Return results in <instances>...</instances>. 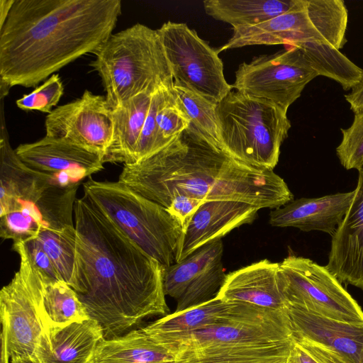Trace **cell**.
<instances>
[{
  "mask_svg": "<svg viewBox=\"0 0 363 363\" xmlns=\"http://www.w3.org/2000/svg\"><path fill=\"white\" fill-rule=\"evenodd\" d=\"M342 140L336 154L346 169L359 170L363 167V110L354 113L347 128H341Z\"/></svg>",
  "mask_w": 363,
  "mask_h": 363,
  "instance_id": "obj_34",
  "label": "cell"
},
{
  "mask_svg": "<svg viewBox=\"0 0 363 363\" xmlns=\"http://www.w3.org/2000/svg\"><path fill=\"white\" fill-rule=\"evenodd\" d=\"M23 242L31 261L43 277L50 280H60L53 263L37 238Z\"/></svg>",
  "mask_w": 363,
  "mask_h": 363,
  "instance_id": "obj_36",
  "label": "cell"
},
{
  "mask_svg": "<svg viewBox=\"0 0 363 363\" xmlns=\"http://www.w3.org/2000/svg\"><path fill=\"white\" fill-rule=\"evenodd\" d=\"M94 55L91 66L101 77L112 110L141 93L174 86L157 30L145 25L112 34Z\"/></svg>",
  "mask_w": 363,
  "mask_h": 363,
  "instance_id": "obj_6",
  "label": "cell"
},
{
  "mask_svg": "<svg viewBox=\"0 0 363 363\" xmlns=\"http://www.w3.org/2000/svg\"><path fill=\"white\" fill-rule=\"evenodd\" d=\"M362 74L363 69L339 50L325 45L298 43L286 45L284 50L277 53L242 63L231 85L241 94L267 100L287 112L316 77H328L349 91Z\"/></svg>",
  "mask_w": 363,
  "mask_h": 363,
  "instance_id": "obj_5",
  "label": "cell"
},
{
  "mask_svg": "<svg viewBox=\"0 0 363 363\" xmlns=\"http://www.w3.org/2000/svg\"><path fill=\"white\" fill-rule=\"evenodd\" d=\"M278 278L287 305L329 318L363 323V311L326 267L290 255L279 263Z\"/></svg>",
  "mask_w": 363,
  "mask_h": 363,
  "instance_id": "obj_10",
  "label": "cell"
},
{
  "mask_svg": "<svg viewBox=\"0 0 363 363\" xmlns=\"http://www.w3.org/2000/svg\"><path fill=\"white\" fill-rule=\"evenodd\" d=\"M174 84L218 104L232 85L225 78L219 52L184 23L167 21L157 29Z\"/></svg>",
  "mask_w": 363,
  "mask_h": 363,
  "instance_id": "obj_11",
  "label": "cell"
},
{
  "mask_svg": "<svg viewBox=\"0 0 363 363\" xmlns=\"http://www.w3.org/2000/svg\"><path fill=\"white\" fill-rule=\"evenodd\" d=\"M2 125L0 145V216L15 211L26 203H36L55 182L54 174L27 166L12 149Z\"/></svg>",
  "mask_w": 363,
  "mask_h": 363,
  "instance_id": "obj_18",
  "label": "cell"
},
{
  "mask_svg": "<svg viewBox=\"0 0 363 363\" xmlns=\"http://www.w3.org/2000/svg\"><path fill=\"white\" fill-rule=\"evenodd\" d=\"M216 111L221 152L250 166L274 169L291 126L287 112L237 91L229 92Z\"/></svg>",
  "mask_w": 363,
  "mask_h": 363,
  "instance_id": "obj_7",
  "label": "cell"
},
{
  "mask_svg": "<svg viewBox=\"0 0 363 363\" xmlns=\"http://www.w3.org/2000/svg\"><path fill=\"white\" fill-rule=\"evenodd\" d=\"M204 201L186 196H178L171 202L167 211L179 222L183 232L194 213Z\"/></svg>",
  "mask_w": 363,
  "mask_h": 363,
  "instance_id": "obj_37",
  "label": "cell"
},
{
  "mask_svg": "<svg viewBox=\"0 0 363 363\" xmlns=\"http://www.w3.org/2000/svg\"><path fill=\"white\" fill-rule=\"evenodd\" d=\"M76 253L71 287L104 339L167 311L164 267L84 196L74 204Z\"/></svg>",
  "mask_w": 363,
  "mask_h": 363,
  "instance_id": "obj_1",
  "label": "cell"
},
{
  "mask_svg": "<svg viewBox=\"0 0 363 363\" xmlns=\"http://www.w3.org/2000/svg\"><path fill=\"white\" fill-rule=\"evenodd\" d=\"M299 0H206V13L233 28L253 26L294 9Z\"/></svg>",
  "mask_w": 363,
  "mask_h": 363,
  "instance_id": "obj_25",
  "label": "cell"
},
{
  "mask_svg": "<svg viewBox=\"0 0 363 363\" xmlns=\"http://www.w3.org/2000/svg\"><path fill=\"white\" fill-rule=\"evenodd\" d=\"M146 91L128 100L113 110V133L111 145L103 158L106 162L135 163L138 142L144 126L152 96Z\"/></svg>",
  "mask_w": 363,
  "mask_h": 363,
  "instance_id": "obj_21",
  "label": "cell"
},
{
  "mask_svg": "<svg viewBox=\"0 0 363 363\" xmlns=\"http://www.w3.org/2000/svg\"><path fill=\"white\" fill-rule=\"evenodd\" d=\"M354 190L317 198H301L272 211L269 224L293 227L304 232L321 231L334 234L346 214Z\"/></svg>",
  "mask_w": 363,
  "mask_h": 363,
  "instance_id": "obj_19",
  "label": "cell"
},
{
  "mask_svg": "<svg viewBox=\"0 0 363 363\" xmlns=\"http://www.w3.org/2000/svg\"><path fill=\"white\" fill-rule=\"evenodd\" d=\"M64 93V86L58 74H54L32 92L23 95L16 104L23 111H39L50 113Z\"/></svg>",
  "mask_w": 363,
  "mask_h": 363,
  "instance_id": "obj_35",
  "label": "cell"
},
{
  "mask_svg": "<svg viewBox=\"0 0 363 363\" xmlns=\"http://www.w3.org/2000/svg\"><path fill=\"white\" fill-rule=\"evenodd\" d=\"M89 363H91V362H89Z\"/></svg>",
  "mask_w": 363,
  "mask_h": 363,
  "instance_id": "obj_42",
  "label": "cell"
},
{
  "mask_svg": "<svg viewBox=\"0 0 363 363\" xmlns=\"http://www.w3.org/2000/svg\"><path fill=\"white\" fill-rule=\"evenodd\" d=\"M172 91L190 125L215 150L221 152L216 105L196 92L174 84Z\"/></svg>",
  "mask_w": 363,
  "mask_h": 363,
  "instance_id": "obj_28",
  "label": "cell"
},
{
  "mask_svg": "<svg viewBox=\"0 0 363 363\" xmlns=\"http://www.w3.org/2000/svg\"><path fill=\"white\" fill-rule=\"evenodd\" d=\"M79 186L78 183L64 186L53 184L43 191L35 203L43 219V229L62 230L74 225L72 213Z\"/></svg>",
  "mask_w": 363,
  "mask_h": 363,
  "instance_id": "obj_29",
  "label": "cell"
},
{
  "mask_svg": "<svg viewBox=\"0 0 363 363\" xmlns=\"http://www.w3.org/2000/svg\"><path fill=\"white\" fill-rule=\"evenodd\" d=\"M345 97L354 113L363 110V76L360 82Z\"/></svg>",
  "mask_w": 363,
  "mask_h": 363,
  "instance_id": "obj_39",
  "label": "cell"
},
{
  "mask_svg": "<svg viewBox=\"0 0 363 363\" xmlns=\"http://www.w3.org/2000/svg\"><path fill=\"white\" fill-rule=\"evenodd\" d=\"M350 207L332 235L326 267L341 283L363 290V167Z\"/></svg>",
  "mask_w": 363,
  "mask_h": 363,
  "instance_id": "obj_14",
  "label": "cell"
},
{
  "mask_svg": "<svg viewBox=\"0 0 363 363\" xmlns=\"http://www.w3.org/2000/svg\"><path fill=\"white\" fill-rule=\"evenodd\" d=\"M294 341L287 310L239 303L227 318L157 342L175 363H288Z\"/></svg>",
  "mask_w": 363,
  "mask_h": 363,
  "instance_id": "obj_4",
  "label": "cell"
},
{
  "mask_svg": "<svg viewBox=\"0 0 363 363\" xmlns=\"http://www.w3.org/2000/svg\"><path fill=\"white\" fill-rule=\"evenodd\" d=\"M36 238L53 263L60 279L71 286L75 264V226L62 230L45 228Z\"/></svg>",
  "mask_w": 363,
  "mask_h": 363,
  "instance_id": "obj_30",
  "label": "cell"
},
{
  "mask_svg": "<svg viewBox=\"0 0 363 363\" xmlns=\"http://www.w3.org/2000/svg\"><path fill=\"white\" fill-rule=\"evenodd\" d=\"M84 196L164 268L176 263L183 228L159 203L118 182L89 177Z\"/></svg>",
  "mask_w": 363,
  "mask_h": 363,
  "instance_id": "obj_8",
  "label": "cell"
},
{
  "mask_svg": "<svg viewBox=\"0 0 363 363\" xmlns=\"http://www.w3.org/2000/svg\"><path fill=\"white\" fill-rule=\"evenodd\" d=\"M44 228L35 203H26L17 211L0 216V236L13 242L36 238Z\"/></svg>",
  "mask_w": 363,
  "mask_h": 363,
  "instance_id": "obj_32",
  "label": "cell"
},
{
  "mask_svg": "<svg viewBox=\"0 0 363 363\" xmlns=\"http://www.w3.org/2000/svg\"><path fill=\"white\" fill-rule=\"evenodd\" d=\"M15 0H0V26L6 19Z\"/></svg>",
  "mask_w": 363,
  "mask_h": 363,
  "instance_id": "obj_40",
  "label": "cell"
},
{
  "mask_svg": "<svg viewBox=\"0 0 363 363\" xmlns=\"http://www.w3.org/2000/svg\"><path fill=\"white\" fill-rule=\"evenodd\" d=\"M301 4L302 0H299L291 10L260 23L233 28L231 38L218 51L248 45H286L299 43L298 9Z\"/></svg>",
  "mask_w": 363,
  "mask_h": 363,
  "instance_id": "obj_24",
  "label": "cell"
},
{
  "mask_svg": "<svg viewBox=\"0 0 363 363\" xmlns=\"http://www.w3.org/2000/svg\"><path fill=\"white\" fill-rule=\"evenodd\" d=\"M223 243L221 239L199 248L179 262L164 269L163 289L165 296L176 301L186 288L208 266L222 259Z\"/></svg>",
  "mask_w": 363,
  "mask_h": 363,
  "instance_id": "obj_26",
  "label": "cell"
},
{
  "mask_svg": "<svg viewBox=\"0 0 363 363\" xmlns=\"http://www.w3.org/2000/svg\"><path fill=\"white\" fill-rule=\"evenodd\" d=\"M175 356L142 329L110 339L97 346L91 363H175Z\"/></svg>",
  "mask_w": 363,
  "mask_h": 363,
  "instance_id": "obj_23",
  "label": "cell"
},
{
  "mask_svg": "<svg viewBox=\"0 0 363 363\" xmlns=\"http://www.w3.org/2000/svg\"><path fill=\"white\" fill-rule=\"evenodd\" d=\"M113 126V110L106 96L89 90L53 109L45 121L46 136L78 145L102 160L112 142Z\"/></svg>",
  "mask_w": 363,
  "mask_h": 363,
  "instance_id": "obj_12",
  "label": "cell"
},
{
  "mask_svg": "<svg viewBox=\"0 0 363 363\" xmlns=\"http://www.w3.org/2000/svg\"><path fill=\"white\" fill-rule=\"evenodd\" d=\"M287 308L294 340L329 363H363V323L343 322Z\"/></svg>",
  "mask_w": 363,
  "mask_h": 363,
  "instance_id": "obj_13",
  "label": "cell"
},
{
  "mask_svg": "<svg viewBox=\"0 0 363 363\" xmlns=\"http://www.w3.org/2000/svg\"><path fill=\"white\" fill-rule=\"evenodd\" d=\"M121 0H15L0 26L1 96L34 87L113 34Z\"/></svg>",
  "mask_w": 363,
  "mask_h": 363,
  "instance_id": "obj_2",
  "label": "cell"
},
{
  "mask_svg": "<svg viewBox=\"0 0 363 363\" xmlns=\"http://www.w3.org/2000/svg\"><path fill=\"white\" fill-rule=\"evenodd\" d=\"M20 266L0 292L1 350L11 361L34 356L45 330L42 306L45 279L30 259L23 242H13Z\"/></svg>",
  "mask_w": 363,
  "mask_h": 363,
  "instance_id": "obj_9",
  "label": "cell"
},
{
  "mask_svg": "<svg viewBox=\"0 0 363 363\" xmlns=\"http://www.w3.org/2000/svg\"><path fill=\"white\" fill-rule=\"evenodd\" d=\"M259 209L233 201L203 202L182 233L176 263L202 246L220 240L233 229L254 221Z\"/></svg>",
  "mask_w": 363,
  "mask_h": 363,
  "instance_id": "obj_15",
  "label": "cell"
},
{
  "mask_svg": "<svg viewBox=\"0 0 363 363\" xmlns=\"http://www.w3.org/2000/svg\"><path fill=\"white\" fill-rule=\"evenodd\" d=\"M278 269V262L262 259L233 271L226 274L216 297L272 311H286Z\"/></svg>",
  "mask_w": 363,
  "mask_h": 363,
  "instance_id": "obj_17",
  "label": "cell"
},
{
  "mask_svg": "<svg viewBox=\"0 0 363 363\" xmlns=\"http://www.w3.org/2000/svg\"><path fill=\"white\" fill-rule=\"evenodd\" d=\"M15 152L29 167L44 173H65L78 180L104 169L102 158L97 154L67 141L45 136L31 143L19 145Z\"/></svg>",
  "mask_w": 363,
  "mask_h": 363,
  "instance_id": "obj_16",
  "label": "cell"
},
{
  "mask_svg": "<svg viewBox=\"0 0 363 363\" xmlns=\"http://www.w3.org/2000/svg\"><path fill=\"white\" fill-rule=\"evenodd\" d=\"M118 181L165 208L178 196L278 208L294 200L273 169L250 166L213 149L191 125L164 147L124 164Z\"/></svg>",
  "mask_w": 363,
  "mask_h": 363,
  "instance_id": "obj_3",
  "label": "cell"
},
{
  "mask_svg": "<svg viewBox=\"0 0 363 363\" xmlns=\"http://www.w3.org/2000/svg\"><path fill=\"white\" fill-rule=\"evenodd\" d=\"M288 363L329 362L311 348L294 340L291 350Z\"/></svg>",
  "mask_w": 363,
  "mask_h": 363,
  "instance_id": "obj_38",
  "label": "cell"
},
{
  "mask_svg": "<svg viewBox=\"0 0 363 363\" xmlns=\"http://www.w3.org/2000/svg\"><path fill=\"white\" fill-rule=\"evenodd\" d=\"M225 277L222 259L212 263L197 277L176 301L174 312L183 311L215 298Z\"/></svg>",
  "mask_w": 363,
  "mask_h": 363,
  "instance_id": "obj_31",
  "label": "cell"
},
{
  "mask_svg": "<svg viewBox=\"0 0 363 363\" xmlns=\"http://www.w3.org/2000/svg\"><path fill=\"white\" fill-rule=\"evenodd\" d=\"M158 133L164 145L182 133L190 121L178 103L172 89L162 88L156 116Z\"/></svg>",
  "mask_w": 363,
  "mask_h": 363,
  "instance_id": "obj_33",
  "label": "cell"
},
{
  "mask_svg": "<svg viewBox=\"0 0 363 363\" xmlns=\"http://www.w3.org/2000/svg\"><path fill=\"white\" fill-rule=\"evenodd\" d=\"M239 303L213 299L184 310L167 315L142 330L156 342L179 337L213 325L231 315Z\"/></svg>",
  "mask_w": 363,
  "mask_h": 363,
  "instance_id": "obj_22",
  "label": "cell"
},
{
  "mask_svg": "<svg viewBox=\"0 0 363 363\" xmlns=\"http://www.w3.org/2000/svg\"><path fill=\"white\" fill-rule=\"evenodd\" d=\"M42 306L45 328L64 327L90 319L75 291L65 281L45 278Z\"/></svg>",
  "mask_w": 363,
  "mask_h": 363,
  "instance_id": "obj_27",
  "label": "cell"
},
{
  "mask_svg": "<svg viewBox=\"0 0 363 363\" xmlns=\"http://www.w3.org/2000/svg\"><path fill=\"white\" fill-rule=\"evenodd\" d=\"M11 363H40V362L35 356H31L12 360Z\"/></svg>",
  "mask_w": 363,
  "mask_h": 363,
  "instance_id": "obj_41",
  "label": "cell"
},
{
  "mask_svg": "<svg viewBox=\"0 0 363 363\" xmlns=\"http://www.w3.org/2000/svg\"><path fill=\"white\" fill-rule=\"evenodd\" d=\"M104 339L101 327L92 319L47 328L38 340L34 356L40 363H89Z\"/></svg>",
  "mask_w": 363,
  "mask_h": 363,
  "instance_id": "obj_20",
  "label": "cell"
}]
</instances>
